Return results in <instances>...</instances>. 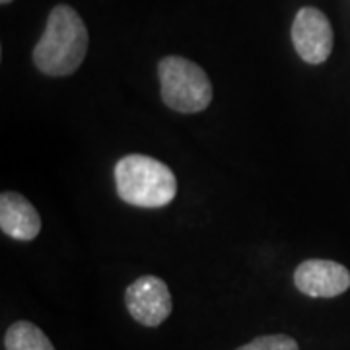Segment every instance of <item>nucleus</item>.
<instances>
[{"mask_svg": "<svg viewBox=\"0 0 350 350\" xmlns=\"http://www.w3.org/2000/svg\"><path fill=\"white\" fill-rule=\"evenodd\" d=\"M88 53V29L75 8L59 4L49 14L33 49V64L47 76L75 75Z\"/></svg>", "mask_w": 350, "mask_h": 350, "instance_id": "1", "label": "nucleus"}, {"mask_svg": "<svg viewBox=\"0 0 350 350\" xmlns=\"http://www.w3.org/2000/svg\"><path fill=\"white\" fill-rule=\"evenodd\" d=\"M115 189L121 200L138 208H162L177 195V179L165 163L129 154L115 163Z\"/></svg>", "mask_w": 350, "mask_h": 350, "instance_id": "2", "label": "nucleus"}, {"mask_svg": "<svg viewBox=\"0 0 350 350\" xmlns=\"http://www.w3.org/2000/svg\"><path fill=\"white\" fill-rule=\"evenodd\" d=\"M163 103L177 113L204 111L213 101V84L199 64L183 57H163L158 64Z\"/></svg>", "mask_w": 350, "mask_h": 350, "instance_id": "3", "label": "nucleus"}, {"mask_svg": "<svg viewBox=\"0 0 350 350\" xmlns=\"http://www.w3.org/2000/svg\"><path fill=\"white\" fill-rule=\"evenodd\" d=\"M125 306L131 317L144 327L162 325L174 310L170 288L154 275L140 276L126 288Z\"/></svg>", "mask_w": 350, "mask_h": 350, "instance_id": "4", "label": "nucleus"}, {"mask_svg": "<svg viewBox=\"0 0 350 350\" xmlns=\"http://www.w3.org/2000/svg\"><path fill=\"white\" fill-rule=\"evenodd\" d=\"M292 43L301 61L323 64L333 51V27L325 14L313 6L298 10L292 24Z\"/></svg>", "mask_w": 350, "mask_h": 350, "instance_id": "5", "label": "nucleus"}, {"mask_svg": "<svg viewBox=\"0 0 350 350\" xmlns=\"http://www.w3.org/2000/svg\"><path fill=\"white\" fill-rule=\"evenodd\" d=\"M294 284L312 298H337L350 288V271L337 261L308 259L294 271Z\"/></svg>", "mask_w": 350, "mask_h": 350, "instance_id": "6", "label": "nucleus"}, {"mask_svg": "<svg viewBox=\"0 0 350 350\" xmlns=\"http://www.w3.org/2000/svg\"><path fill=\"white\" fill-rule=\"evenodd\" d=\"M0 230L8 238L18 241H31L41 232V218L29 200L6 191L0 195Z\"/></svg>", "mask_w": 350, "mask_h": 350, "instance_id": "7", "label": "nucleus"}, {"mask_svg": "<svg viewBox=\"0 0 350 350\" xmlns=\"http://www.w3.org/2000/svg\"><path fill=\"white\" fill-rule=\"evenodd\" d=\"M6 350H55L49 337L31 321H16L4 333Z\"/></svg>", "mask_w": 350, "mask_h": 350, "instance_id": "8", "label": "nucleus"}, {"mask_svg": "<svg viewBox=\"0 0 350 350\" xmlns=\"http://www.w3.org/2000/svg\"><path fill=\"white\" fill-rule=\"evenodd\" d=\"M238 350H300V345L290 335H262Z\"/></svg>", "mask_w": 350, "mask_h": 350, "instance_id": "9", "label": "nucleus"}, {"mask_svg": "<svg viewBox=\"0 0 350 350\" xmlns=\"http://www.w3.org/2000/svg\"><path fill=\"white\" fill-rule=\"evenodd\" d=\"M0 2H2V4H10L12 0H0Z\"/></svg>", "mask_w": 350, "mask_h": 350, "instance_id": "10", "label": "nucleus"}]
</instances>
